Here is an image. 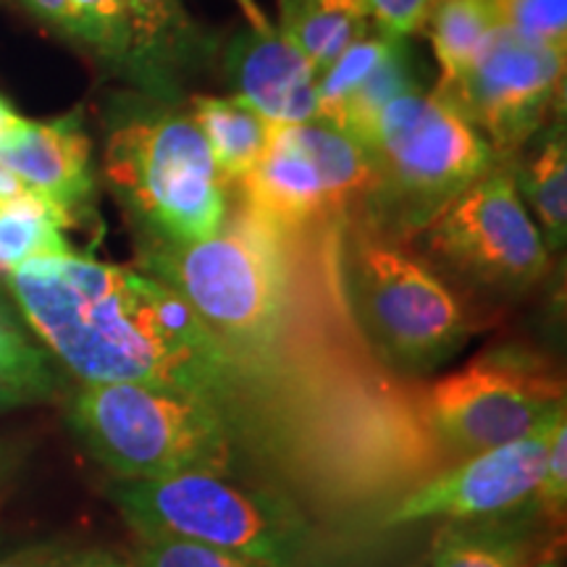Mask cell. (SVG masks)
I'll list each match as a JSON object with an SVG mask.
<instances>
[{
	"instance_id": "cell-19",
	"label": "cell",
	"mask_w": 567,
	"mask_h": 567,
	"mask_svg": "<svg viewBox=\"0 0 567 567\" xmlns=\"http://www.w3.org/2000/svg\"><path fill=\"white\" fill-rule=\"evenodd\" d=\"M76 221L42 195H0V274H13L30 260L74 255L63 229Z\"/></svg>"
},
{
	"instance_id": "cell-32",
	"label": "cell",
	"mask_w": 567,
	"mask_h": 567,
	"mask_svg": "<svg viewBox=\"0 0 567 567\" xmlns=\"http://www.w3.org/2000/svg\"><path fill=\"white\" fill-rule=\"evenodd\" d=\"M32 17H38L45 24H51L53 30L61 32L63 27V13H66V0H19Z\"/></svg>"
},
{
	"instance_id": "cell-9",
	"label": "cell",
	"mask_w": 567,
	"mask_h": 567,
	"mask_svg": "<svg viewBox=\"0 0 567 567\" xmlns=\"http://www.w3.org/2000/svg\"><path fill=\"white\" fill-rule=\"evenodd\" d=\"M373 193L371 161L358 140L326 122L271 126L264 155L231 197L281 226L347 224Z\"/></svg>"
},
{
	"instance_id": "cell-7",
	"label": "cell",
	"mask_w": 567,
	"mask_h": 567,
	"mask_svg": "<svg viewBox=\"0 0 567 567\" xmlns=\"http://www.w3.org/2000/svg\"><path fill=\"white\" fill-rule=\"evenodd\" d=\"M111 499L140 538H184L268 567H302L316 549L305 509L260 484L179 473L118 481Z\"/></svg>"
},
{
	"instance_id": "cell-6",
	"label": "cell",
	"mask_w": 567,
	"mask_h": 567,
	"mask_svg": "<svg viewBox=\"0 0 567 567\" xmlns=\"http://www.w3.org/2000/svg\"><path fill=\"white\" fill-rule=\"evenodd\" d=\"M69 425L84 450L118 481L213 473L243 481L247 465L221 417L168 389L109 381L82 384Z\"/></svg>"
},
{
	"instance_id": "cell-23",
	"label": "cell",
	"mask_w": 567,
	"mask_h": 567,
	"mask_svg": "<svg viewBox=\"0 0 567 567\" xmlns=\"http://www.w3.org/2000/svg\"><path fill=\"white\" fill-rule=\"evenodd\" d=\"M408 38H396L379 27H371L363 38L354 40L339 59L326 66L318 74V122L334 124L337 113L342 111L347 97L363 84V80L371 71L394 51L396 42Z\"/></svg>"
},
{
	"instance_id": "cell-5",
	"label": "cell",
	"mask_w": 567,
	"mask_h": 567,
	"mask_svg": "<svg viewBox=\"0 0 567 567\" xmlns=\"http://www.w3.org/2000/svg\"><path fill=\"white\" fill-rule=\"evenodd\" d=\"M360 145L373 168L360 218L408 243L499 161L436 90L423 87L389 103Z\"/></svg>"
},
{
	"instance_id": "cell-31",
	"label": "cell",
	"mask_w": 567,
	"mask_h": 567,
	"mask_svg": "<svg viewBox=\"0 0 567 567\" xmlns=\"http://www.w3.org/2000/svg\"><path fill=\"white\" fill-rule=\"evenodd\" d=\"M0 368L27 373L51 371L45 354H42L34 344L27 342L17 321H13V316L6 313H0Z\"/></svg>"
},
{
	"instance_id": "cell-33",
	"label": "cell",
	"mask_w": 567,
	"mask_h": 567,
	"mask_svg": "<svg viewBox=\"0 0 567 567\" xmlns=\"http://www.w3.org/2000/svg\"><path fill=\"white\" fill-rule=\"evenodd\" d=\"M21 460H24V452H21V446H17L13 442H6V439H0V496L6 494V488L11 486L13 476L19 473Z\"/></svg>"
},
{
	"instance_id": "cell-8",
	"label": "cell",
	"mask_w": 567,
	"mask_h": 567,
	"mask_svg": "<svg viewBox=\"0 0 567 567\" xmlns=\"http://www.w3.org/2000/svg\"><path fill=\"white\" fill-rule=\"evenodd\" d=\"M421 410L455 465L555 423L565 415V381L528 347L496 344L442 379L421 381Z\"/></svg>"
},
{
	"instance_id": "cell-1",
	"label": "cell",
	"mask_w": 567,
	"mask_h": 567,
	"mask_svg": "<svg viewBox=\"0 0 567 567\" xmlns=\"http://www.w3.org/2000/svg\"><path fill=\"white\" fill-rule=\"evenodd\" d=\"M339 231L274 224L231 197L213 237L140 247V266L243 375L266 486L323 517L386 515L452 463L425 425L421 381L381 365L354 329Z\"/></svg>"
},
{
	"instance_id": "cell-34",
	"label": "cell",
	"mask_w": 567,
	"mask_h": 567,
	"mask_svg": "<svg viewBox=\"0 0 567 567\" xmlns=\"http://www.w3.org/2000/svg\"><path fill=\"white\" fill-rule=\"evenodd\" d=\"M24 122V118L19 116L17 111H13V105L6 101L3 95H0V140L6 137V134H11L17 126Z\"/></svg>"
},
{
	"instance_id": "cell-3",
	"label": "cell",
	"mask_w": 567,
	"mask_h": 567,
	"mask_svg": "<svg viewBox=\"0 0 567 567\" xmlns=\"http://www.w3.org/2000/svg\"><path fill=\"white\" fill-rule=\"evenodd\" d=\"M342 292L373 358L421 381L463 350L478 318L408 239L352 218L339 231Z\"/></svg>"
},
{
	"instance_id": "cell-30",
	"label": "cell",
	"mask_w": 567,
	"mask_h": 567,
	"mask_svg": "<svg viewBox=\"0 0 567 567\" xmlns=\"http://www.w3.org/2000/svg\"><path fill=\"white\" fill-rule=\"evenodd\" d=\"M53 394L55 379L51 371L27 373L0 368V415L27 405H38V402L51 400Z\"/></svg>"
},
{
	"instance_id": "cell-29",
	"label": "cell",
	"mask_w": 567,
	"mask_h": 567,
	"mask_svg": "<svg viewBox=\"0 0 567 567\" xmlns=\"http://www.w3.org/2000/svg\"><path fill=\"white\" fill-rule=\"evenodd\" d=\"M436 0H365L371 24L396 38L425 30V21Z\"/></svg>"
},
{
	"instance_id": "cell-17",
	"label": "cell",
	"mask_w": 567,
	"mask_h": 567,
	"mask_svg": "<svg viewBox=\"0 0 567 567\" xmlns=\"http://www.w3.org/2000/svg\"><path fill=\"white\" fill-rule=\"evenodd\" d=\"M279 30L321 74L371 30L365 0H279Z\"/></svg>"
},
{
	"instance_id": "cell-18",
	"label": "cell",
	"mask_w": 567,
	"mask_h": 567,
	"mask_svg": "<svg viewBox=\"0 0 567 567\" xmlns=\"http://www.w3.org/2000/svg\"><path fill=\"white\" fill-rule=\"evenodd\" d=\"M187 109L208 142L218 172L229 187L237 184L264 155L271 124L239 97L195 95L189 97Z\"/></svg>"
},
{
	"instance_id": "cell-11",
	"label": "cell",
	"mask_w": 567,
	"mask_h": 567,
	"mask_svg": "<svg viewBox=\"0 0 567 567\" xmlns=\"http://www.w3.org/2000/svg\"><path fill=\"white\" fill-rule=\"evenodd\" d=\"M565 51L496 27L476 61L436 92L488 142L496 158H509L557 109Z\"/></svg>"
},
{
	"instance_id": "cell-24",
	"label": "cell",
	"mask_w": 567,
	"mask_h": 567,
	"mask_svg": "<svg viewBox=\"0 0 567 567\" xmlns=\"http://www.w3.org/2000/svg\"><path fill=\"white\" fill-rule=\"evenodd\" d=\"M61 32L124 69L132 42L126 0H66Z\"/></svg>"
},
{
	"instance_id": "cell-16",
	"label": "cell",
	"mask_w": 567,
	"mask_h": 567,
	"mask_svg": "<svg viewBox=\"0 0 567 567\" xmlns=\"http://www.w3.org/2000/svg\"><path fill=\"white\" fill-rule=\"evenodd\" d=\"M434 567H563L557 530L536 513L452 520L434 538Z\"/></svg>"
},
{
	"instance_id": "cell-4",
	"label": "cell",
	"mask_w": 567,
	"mask_h": 567,
	"mask_svg": "<svg viewBox=\"0 0 567 567\" xmlns=\"http://www.w3.org/2000/svg\"><path fill=\"white\" fill-rule=\"evenodd\" d=\"M103 174L140 247L195 245L224 224L231 187L189 109L142 95L109 124Z\"/></svg>"
},
{
	"instance_id": "cell-13",
	"label": "cell",
	"mask_w": 567,
	"mask_h": 567,
	"mask_svg": "<svg viewBox=\"0 0 567 567\" xmlns=\"http://www.w3.org/2000/svg\"><path fill=\"white\" fill-rule=\"evenodd\" d=\"M224 69L234 97L271 126L318 122V71L274 24L234 34Z\"/></svg>"
},
{
	"instance_id": "cell-10",
	"label": "cell",
	"mask_w": 567,
	"mask_h": 567,
	"mask_svg": "<svg viewBox=\"0 0 567 567\" xmlns=\"http://www.w3.org/2000/svg\"><path fill=\"white\" fill-rule=\"evenodd\" d=\"M415 239L444 279L455 276L486 295L526 292L549 268V250L523 205L513 168L499 163L423 226Z\"/></svg>"
},
{
	"instance_id": "cell-2",
	"label": "cell",
	"mask_w": 567,
	"mask_h": 567,
	"mask_svg": "<svg viewBox=\"0 0 567 567\" xmlns=\"http://www.w3.org/2000/svg\"><path fill=\"white\" fill-rule=\"evenodd\" d=\"M21 318L82 384L134 381L203 402L258 476L260 431L243 375L179 292L155 276L82 255L9 274Z\"/></svg>"
},
{
	"instance_id": "cell-14",
	"label": "cell",
	"mask_w": 567,
	"mask_h": 567,
	"mask_svg": "<svg viewBox=\"0 0 567 567\" xmlns=\"http://www.w3.org/2000/svg\"><path fill=\"white\" fill-rule=\"evenodd\" d=\"M0 166L9 168L34 195L59 205L76 221L95 193L92 142L82 111L53 122H21L0 140Z\"/></svg>"
},
{
	"instance_id": "cell-37",
	"label": "cell",
	"mask_w": 567,
	"mask_h": 567,
	"mask_svg": "<svg viewBox=\"0 0 567 567\" xmlns=\"http://www.w3.org/2000/svg\"><path fill=\"white\" fill-rule=\"evenodd\" d=\"M0 313H6V316H11V310H9V305H6V300H3V295H0Z\"/></svg>"
},
{
	"instance_id": "cell-25",
	"label": "cell",
	"mask_w": 567,
	"mask_h": 567,
	"mask_svg": "<svg viewBox=\"0 0 567 567\" xmlns=\"http://www.w3.org/2000/svg\"><path fill=\"white\" fill-rule=\"evenodd\" d=\"M492 6L496 24L505 30L544 45L567 48V0H492Z\"/></svg>"
},
{
	"instance_id": "cell-22",
	"label": "cell",
	"mask_w": 567,
	"mask_h": 567,
	"mask_svg": "<svg viewBox=\"0 0 567 567\" xmlns=\"http://www.w3.org/2000/svg\"><path fill=\"white\" fill-rule=\"evenodd\" d=\"M413 90H421V82H417L415 76V61L413 55H410L408 40H400L394 51L365 76L363 84H360L350 97H347L342 111L337 113L334 124L331 126H337V130L347 132L352 140L360 142V137L371 130L375 116H379L389 103Z\"/></svg>"
},
{
	"instance_id": "cell-12",
	"label": "cell",
	"mask_w": 567,
	"mask_h": 567,
	"mask_svg": "<svg viewBox=\"0 0 567 567\" xmlns=\"http://www.w3.org/2000/svg\"><path fill=\"white\" fill-rule=\"evenodd\" d=\"M565 423L559 415L547 429L494 446L450 465L423 486L402 496L381 517V526H408L429 517L452 520H484L517 513H536L534 499L542 484L551 439Z\"/></svg>"
},
{
	"instance_id": "cell-27",
	"label": "cell",
	"mask_w": 567,
	"mask_h": 567,
	"mask_svg": "<svg viewBox=\"0 0 567 567\" xmlns=\"http://www.w3.org/2000/svg\"><path fill=\"white\" fill-rule=\"evenodd\" d=\"M0 567H132L109 549L82 547V544H38L0 557Z\"/></svg>"
},
{
	"instance_id": "cell-20",
	"label": "cell",
	"mask_w": 567,
	"mask_h": 567,
	"mask_svg": "<svg viewBox=\"0 0 567 567\" xmlns=\"http://www.w3.org/2000/svg\"><path fill=\"white\" fill-rule=\"evenodd\" d=\"M515 184L534 205L547 250H559L567 234V147L563 126H551L544 134L515 174Z\"/></svg>"
},
{
	"instance_id": "cell-28",
	"label": "cell",
	"mask_w": 567,
	"mask_h": 567,
	"mask_svg": "<svg viewBox=\"0 0 567 567\" xmlns=\"http://www.w3.org/2000/svg\"><path fill=\"white\" fill-rule=\"evenodd\" d=\"M565 502H567V423L557 429L551 439L547 465H544L542 484H538L534 509L551 530L565 526Z\"/></svg>"
},
{
	"instance_id": "cell-35",
	"label": "cell",
	"mask_w": 567,
	"mask_h": 567,
	"mask_svg": "<svg viewBox=\"0 0 567 567\" xmlns=\"http://www.w3.org/2000/svg\"><path fill=\"white\" fill-rule=\"evenodd\" d=\"M239 6H243V11L247 13V19H250V27L255 30H266V27H271V21L264 17V11L258 9V6L252 3V0H237Z\"/></svg>"
},
{
	"instance_id": "cell-26",
	"label": "cell",
	"mask_w": 567,
	"mask_h": 567,
	"mask_svg": "<svg viewBox=\"0 0 567 567\" xmlns=\"http://www.w3.org/2000/svg\"><path fill=\"white\" fill-rule=\"evenodd\" d=\"M132 567H268L231 551L184 542V538H140Z\"/></svg>"
},
{
	"instance_id": "cell-21",
	"label": "cell",
	"mask_w": 567,
	"mask_h": 567,
	"mask_svg": "<svg viewBox=\"0 0 567 567\" xmlns=\"http://www.w3.org/2000/svg\"><path fill=\"white\" fill-rule=\"evenodd\" d=\"M425 27L442 71L439 87H446L476 61L499 24L492 0H436Z\"/></svg>"
},
{
	"instance_id": "cell-15",
	"label": "cell",
	"mask_w": 567,
	"mask_h": 567,
	"mask_svg": "<svg viewBox=\"0 0 567 567\" xmlns=\"http://www.w3.org/2000/svg\"><path fill=\"white\" fill-rule=\"evenodd\" d=\"M126 11L132 42L124 69L142 95L176 101L179 76L205 59L208 40L182 0H126Z\"/></svg>"
},
{
	"instance_id": "cell-36",
	"label": "cell",
	"mask_w": 567,
	"mask_h": 567,
	"mask_svg": "<svg viewBox=\"0 0 567 567\" xmlns=\"http://www.w3.org/2000/svg\"><path fill=\"white\" fill-rule=\"evenodd\" d=\"M19 193H27L24 184H21L9 168L0 166V195H19Z\"/></svg>"
}]
</instances>
